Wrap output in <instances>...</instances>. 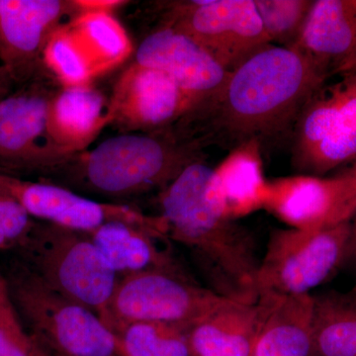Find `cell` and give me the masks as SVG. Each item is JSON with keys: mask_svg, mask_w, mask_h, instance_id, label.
<instances>
[{"mask_svg": "<svg viewBox=\"0 0 356 356\" xmlns=\"http://www.w3.org/2000/svg\"><path fill=\"white\" fill-rule=\"evenodd\" d=\"M331 76L329 67L298 49L268 44L229 72L219 90L172 129L202 149L214 143L232 149L248 140L264 147L291 139L302 109Z\"/></svg>", "mask_w": 356, "mask_h": 356, "instance_id": "obj_1", "label": "cell"}, {"mask_svg": "<svg viewBox=\"0 0 356 356\" xmlns=\"http://www.w3.org/2000/svg\"><path fill=\"white\" fill-rule=\"evenodd\" d=\"M213 168L196 161L159 191L161 216L168 238L191 250L209 281L224 298L254 304L261 259L252 234L229 219L208 191Z\"/></svg>", "mask_w": 356, "mask_h": 356, "instance_id": "obj_2", "label": "cell"}, {"mask_svg": "<svg viewBox=\"0 0 356 356\" xmlns=\"http://www.w3.org/2000/svg\"><path fill=\"white\" fill-rule=\"evenodd\" d=\"M202 147L178 137L172 127L122 134L90 151L72 154L44 181L104 197H134L159 191L187 168L203 161Z\"/></svg>", "mask_w": 356, "mask_h": 356, "instance_id": "obj_3", "label": "cell"}, {"mask_svg": "<svg viewBox=\"0 0 356 356\" xmlns=\"http://www.w3.org/2000/svg\"><path fill=\"white\" fill-rule=\"evenodd\" d=\"M21 322L49 356H121L118 337L99 316L46 284L14 257L6 274Z\"/></svg>", "mask_w": 356, "mask_h": 356, "instance_id": "obj_4", "label": "cell"}, {"mask_svg": "<svg viewBox=\"0 0 356 356\" xmlns=\"http://www.w3.org/2000/svg\"><path fill=\"white\" fill-rule=\"evenodd\" d=\"M15 257L58 294L105 324L119 276L86 232L37 221Z\"/></svg>", "mask_w": 356, "mask_h": 356, "instance_id": "obj_5", "label": "cell"}, {"mask_svg": "<svg viewBox=\"0 0 356 356\" xmlns=\"http://www.w3.org/2000/svg\"><path fill=\"white\" fill-rule=\"evenodd\" d=\"M312 95L291 135L300 175L323 177L356 159V70L336 74Z\"/></svg>", "mask_w": 356, "mask_h": 356, "instance_id": "obj_6", "label": "cell"}, {"mask_svg": "<svg viewBox=\"0 0 356 356\" xmlns=\"http://www.w3.org/2000/svg\"><path fill=\"white\" fill-rule=\"evenodd\" d=\"M229 299L201 287L182 271L149 270L119 278L105 325L117 334L140 322L193 327Z\"/></svg>", "mask_w": 356, "mask_h": 356, "instance_id": "obj_7", "label": "cell"}, {"mask_svg": "<svg viewBox=\"0 0 356 356\" xmlns=\"http://www.w3.org/2000/svg\"><path fill=\"white\" fill-rule=\"evenodd\" d=\"M350 222L318 231H274L257 273L259 297L308 294L325 282L343 264Z\"/></svg>", "mask_w": 356, "mask_h": 356, "instance_id": "obj_8", "label": "cell"}, {"mask_svg": "<svg viewBox=\"0 0 356 356\" xmlns=\"http://www.w3.org/2000/svg\"><path fill=\"white\" fill-rule=\"evenodd\" d=\"M62 88L50 74L17 86L0 104V175L46 177L70 156L54 147L47 131L53 96Z\"/></svg>", "mask_w": 356, "mask_h": 356, "instance_id": "obj_9", "label": "cell"}, {"mask_svg": "<svg viewBox=\"0 0 356 356\" xmlns=\"http://www.w3.org/2000/svg\"><path fill=\"white\" fill-rule=\"evenodd\" d=\"M163 25L197 42L228 72L271 44L254 0L172 2Z\"/></svg>", "mask_w": 356, "mask_h": 356, "instance_id": "obj_10", "label": "cell"}, {"mask_svg": "<svg viewBox=\"0 0 356 356\" xmlns=\"http://www.w3.org/2000/svg\"><path fill=\"white\" fill-rule=\"evenodd\" d=\"M0 185L37 221L86 233L106 222H124L168 238V227L161 215L149 216L125 204L98 202L48 181L0 175Z\"/></svg>", "mask_w": 356, "mask_h": 356, "instance_id": "obj_11", "label": "cell"}, {"mask_svg": "<svg viewBox=\"0 0 356 356\" xmlns=\"http://www.w3.org/2000/svg\"><path fill=\"white\" fill-rule=\"evenodd\" d=\"M79 13L74 0H0V65L16 88L49 74L47 44Z\"/></svg>", "mask_w": 356, "mask_h": 356, "instance_id": "obj_12", "label": "cell"}, {"mask_svg": "<svg viewBox=\"0 0 356 356\" xmlns=\"http://www.w3.org/2000/svg\"><path fill=\"white\" fill-rule=\"evenodd\" d=\"M191 108V99L172 77L134 62L110 95V125L122 134L156 132L172 127Z\"/></svg>", "mask_w": 356, "mask_h": 356, "instance_id": "obj_13", "label": "cell"}, {"mask_svg": "<svg viewBox=\"0 0 356 356\" xmlns=\"http://www.w3.org/2000/svg\"><path fill=\"white\" fill-rule=\"evenodd\" d=\"M135 63L172 77L191 99V110L212 97L229 74L197 42L166 25L140 42Z\"/></svg>", "mask_w": 356, "mask_h": 356, "instance_id": "obj_14", "label": "cell"}, {"mask_svg": "<svg viewBox=\"0 0 356 356\" xmlns=\"http://www.w3.org/2000/svg\"><path fill=\"white\" fill-rule=\"evenodd\" d=\"M110 125L109 98L92 84L62 86L51 98L47 131L64 156L83 153Z\"/></svg>", "mask_w": 356, "mask_h": 356, "instance_id": "obj_15", "label": "cell"}, {"mask_svg": "<svg viewBox=\"0 0 356 356\" xmlns=\"http://www.w3.org/2000/svg\"><path fill=\"white\" fill-rule=\"evenodd\" d=\"M264 209L292 229L318 231L336 226V177L297 175L268 180Z\"/></svg>", "mask_w": 356, "mask_h": 356, "instance_id": "obj_16", "label": "cell"}, {"mask_svg": "<svg viewBox=\"0 0 356 356\" xmlns=\"http://www.w3.org/2000/svg\"><path fill=\"white\" fill-rule=\"evenodd\" d=\"M268 180L264 177L262 147L248 140L229 151L213 168L208 191L229 219L236 221L264 209Z\"/></svg>", "mask_w": 356, "mask_h": 356, "instance_id": "obj_17", "label": "cell"}, {"mask_svg": "<svg viewBox=\"0 0 356 356\" xmlns=\"http://www.w3.org/2000/svg\"><path fill=\"white\" fill-rule=\"evenodd\" d=\"M269 305L270 296H259L254 304L229 300L192 327L194 355L254 356Z\"/></svg>", "mask_w": 356, "mask_h": 356, "instance_id": "obj_18", "label": "cell"}, {"mask_svg": "<svg viewBox=\"0 0 356 356\" xmlns=\"http://www.w3.org/2000/svg\"><path fill=\"white\" fill-rule=\"evenodd\" d=\"M293 47L336 76L356 54V0H314Z\"/></svg>", "mask_w": 356, "mask_h": 356, "instance_id": "obj_19", "label": "cell"}, {"mask_svg": "<svg viewBox=\"0 0 356 356\" xmlns=\"http://www.w3.org/2000/svg\"><path fill=\"white\" fill-rule=\"evenodd\" d=\"M268 296L270 305L255 343L254 356L313 355L315 297L310 293Z\"/></svg>", "mask_w": 356, "mask_h": 356, "instance_id": "obj_20", "label": "cell"}, {"mask_svg": "<svg viewBox=\"0 0 356 356\" xmlns=\"http://www.w3.org/2000/svg\"><path fill=\"white\" fill-rule=\"evenodd\" d=\"M88 235L119 277L149 270L181 271L153 232L124 222H106Z\"/></svg>", "mask_w": 356, "mask_h": 356, "instance_id": "obj_21", "label": "cell"}, {"mask_svg": "<svg viewBox=\"0 0 356 356\" xmlns=\"http://www.w3.org/2000/svg\"><path fill=\"white\" fill-rule=\"evenodd\" d=\"M67 26L90 60L96 76L118 67L132 54V42L112 13H79Z\"/></svg>", "mask_w": 356, "mask_h": 356, "instance_id": "obj_22", "label": "cell"}, {"mask_svg": "<svg viewBox=\"0 0 356 356\" xmlns=\"http://www.w3.org/2000/svg\"><path fill=\"white\" fill-rule=\"evenodd\" d=\"M313 355L356 356V295L315 297Z\"/></svg>", "mask_w": 356, "mask_h": 356, "instance_id": "obj_23", "label": "cell"}, {"mask_svg": "<svg viewBox=\"0 0 356 356\" xmlns=\"http://www.w3.org/2000/svg\"><path fill=\"white\" fill-rule=\"evenodd\" d=\"M191 327L159 322L134 323L117 332L121 356H195Z\"/></svg>", "mask_w": 356, "mask_h": 356, "instance_id": "obj_24", "label": "cell"}, {"mask_svg": "<svg viewBox=\"0 0 356 356\" xmlns=\"http://www.w3.org/2000/svg\"><path fill=\"white\" fill-rule=\"evenodd\" d=\"M44 67L62 86L91 84L96 74L90 60L81 50L67 22L51 35L44 55Z\"/></svg>", "mask_w": 356, "mask_h": 356, "instance_id": "obj_25", "label": "cell"}, {"mask_svg": "<svg viewBox=\"0 0 356 356\" xmlns=\"http://www.w3.org/2000/svg\"><path fill=\"white\" fill-rule=\"evenodd\" d=\"M271 44L291 48L298 41L314 0H254Z\"/></svg>", "mask_w": 356, "mask_h": 356, "instance_id": "obj_26", "label": "cell"}, {"mask_svg": "<svg viewBox=\"0 0 356 356\" xmlns=\"http://www.w3.org/2000/svg\"><path fill=\"white\" fill-rule=\"evenodd\" d=\"M37 220L0 185V250L15 252L27 240Z\"/></svg>", "mask_w": 356, "mask_h": 356, "instance_id": "obj_27", "label": "cell"}, {"mask_svg": "<svg viewBox=\"0 0 356 356\" xmlns=\"http://www.w3.org/2000/svg\"><path fill=\"white\" fill-rule=\"evenodd\" d=\"M41 350L21 322L13 302L0 309V356H39Z\"/></svg>", "mask_w": 356, "mask_h": 356, "instance_id": "obj_28", "label": "cell"}, {"mask_svg": "<svg viewBox=\"0 0 356 356\" xmlns=\"http://www.w3.org/2000/svg\"><path fill=\"white\" fill-rule=\"evenodd\" d=\"M337 222L350 221L356 211V159L346 172L337 175Z\"/></svg>", "mask_w": 356, "mask_h": 356, "instance_id": "obj_29", "label": "cell"}, {"mask_svg": "<svg viewBox=\"0 0 356 356\" xmlns=\"http://www.w3.org/2000/svg\"><path fill=\"white\" fill-rule=\"evenodd\" d=\"M74 3L79 9V13H88V11L112 13L114 9L124 6L126 1H121V0H74Z\"/></svg>", "mask_w": 356, "mask_h": 356, "instance_id": "obj_30", "label": "cell"}, {"mask_svg": "<svg viewBox=\"0 0 356 356\" xmlns=\"http://www.w3.org/2000/svg\"><path fill=\"white\" fill-rule=\"evenodd\" d=\"M348 262L356 264V211L350 219V235H348L346 252H344L343 264H348Z\"/></svg>", "mask_w": 356, "mask_h": 356, "instance_id": "obj_31", "label": "cell"}, {"mask_svg": "<svg viewBox=\"0 0 356 356\" xmlns=\"http://www.w3.org/2000/svg\"><path fill=\"white\" fill-rule=\"evenodd\" d=\"M16 88L13 77L6 67L0 65V104Z\"/></svg>", "mask_w": 356, "mask_h": 356, "instance_id": "obj_32", "label": "cell"}, {"mask_svg": "<svg viewBox=\"0 0 356 356\" xmlns=\"http://www.w3.org/2000/svg\"><path fill=\"white\" fill-rule=\"evenodd\" d=\"M9 303H11V299L9 296L8 286L3 274L0 273V309L8 305Z\"/></svg>", "mask_w": 356, "mask_h": 356, "instance_id": "obj_33", "label": "cell"}, {"mask_svg": "<svg viewBox=\"0 0 356 356\" xmlns=\"http://www.w3.org/2000/svg\"><path fill=\"white\" fill-rule=\"evenodd\" d=\"M356 70V54L355 55V57L351 58L350 62H348V64L344 65L343 70H341V72H339V74H341V72H348V70Z\"/></svg>", "mask_w": 356, "mask_h": 356, "instance_id": "obj_34", "label": "cell"}, {"mask_svg": "<svg viewBox=\"0 0 356 356\" xmlns=\"http://www.w3.org/2000/svg\"><path fill=\"white\" fill-rule=\"evenodd\" d=\"M350 293H353V295H356V281H355V286L353 287V290H351Z\"/></svg>", "mask_w": 356, "mask_h": 356, "instance_id": "obj_35", "label": "cell"}, {"mask_svg": "<svg viewBox=\"0 0 356 356\" xmlns=\"http://www.w3.org/2000/svg\"><path fill=\"white\" fill-rule=\"evenodd\" d=\"M39 356H49L48 355H47L46 353H44V351L43 350H41V353H40V355Z\"/></svg>", "mask_w": 356, "mask_h": 356, "instance_id": "obj_36", "label": "cell"}]
</instances>
